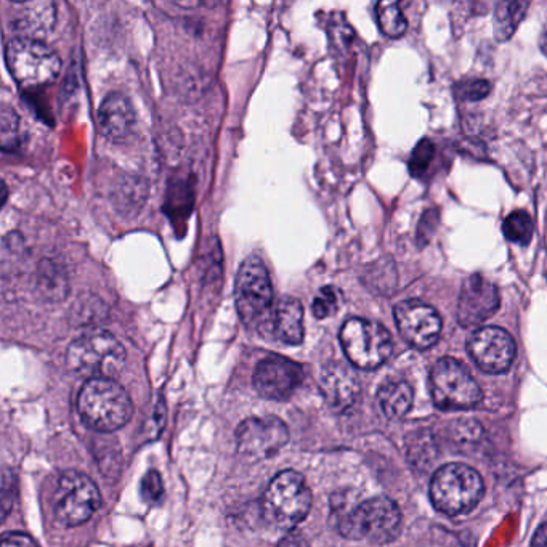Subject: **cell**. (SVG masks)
<instances>
[{"mask_svg": "<svg viewBox=\"0 0 547 547\" xmlns=\"http://www.w3.org/2000/svg\"><path fill=\"white\" fill-rule=\"evenodd\" d=\"M288 442V426L276 416L246 419L236 430L238 451L254 461L273 458Z\"/></svg>", "mask_w": 547, "mask_h": 547, "instance_id": "11", "label": "cell"}, {"mask_svg": "<svg viewBox=\"0 0 547 547\" xmlns=\"http://www.w3.org/2000/svg\"><path fill=\"white\" fill-rule=\"evenodd\" d=\"M435 154V145L432 140H422L413 150L410 159V172L414 177H421L432 163Z\"/></svg>", "mask_w": 547, "mask_h": 547, "instance_id": "27", "label": "cell"}, {"mask_svg": "<svg viewBox=\"0 0 547 547\" xmlns=\"http://www.w3.org/2000/svg\"><path fill=\"white\" fill-rule=\"evenodd\" d=\"M320 389L331 410L345 413L357 405L361 387L357 374L349 366L331 363L321 373Z\"/></svg>", "mask_w": 547, "mask_h": 547, "instance_id": "16", "label": "cell"}, {"mask_svg": "<svg viewBox=\"0 0 547 547\" xmlns=\"http://www.w3.org/2000/svg\"><path fill=\"white\" fill-rule=\"evenodd\" d=\"M539 47H541V52L547 57V26L544 28L543 34H541V39H539Z\"/></svg>", "mask_w": 547, "mask_h": 547, "instance_id": "32", "label": "cell"}, {"mask_svg": "<svg viewBox=\"0 0 547 547\" xmlns=\"http://www.w3.org/2000/svg\"><path fill=\"white\" fill-rule=\"evenodd\" d=\"M126 349L106 331L84 334L66 352V363L73 373L87 379H114L126 366Z\"/></svg>", "mask_w": 547, "mask_h": 547, "instance_id": "3", "label": "cell"}, {"mask_svg": "<svg viewBox=\"0 0 547 547\" xmlns=\"http://www.w3.org/2000/svg\"><path fill=\"white\" fill-rule=\"evenodd\" d=\"M260 333L268 334L275 341L299 345L304 341V307L299 300L286 297L276 302Z\"/></svg>", "mask_w": 547, "mask_h": 547, "instance_id": "17", "label": "cell"}, {"mask_svg": "<svg viewBox=\"0 0 547 547\" xmlns=\"http://www.w3.org/2000/svg\"><path fill=\"white\" fill-rule=\"evenodd\" d=\"M337 528L347 539H368L369 543H390L402 525L397 503L385 496L366 499L337 519Z\"/></svg>", "mask_w": 547, "mask_h": 547, "instance_id": "5", "label": "cell"}, {"mask_svg": "<svg viewBox=\"0 0 547 547\" xmlns=\"http://www.w3.org/2000/svg\"><path fill=\"white\" fill-rule=\"evenodd\" d=\"M531 547H547V523H544L536 530Z\"/></svg>", "mask_w": 547, "mask_h": 547, "instance_id": "31", "label": "cell"}, {"mask_svg": "<svg viewBox=\"0 0 547 547\" xmlns=\"http://www.w3.org/2000/svg\"><path fill=\"white\" fill-rule=\"evenodd\" d=\"M430 501L438 512L461 515L472 511L485 493L479 472L466 464H446L440 467L430 482Z\"/></svg>", "mask_w": 547, "mask_h": 547, "instance_id": "4", "label": "cell"}, {"mask_svg": "<svg viewBox=\"0 0 547 547\" xmlns=\"http://www.w3.org/2000/svg\"><path fill=\"white\" fill-rule=\"evenodd\" d=\"M398 333L413 349L434 347L442 333V320L435 308L421 300H403L395 307Z\"/></svg>", "mask_w": 547, "mask_h": 547, "instance_id": "12", "label": "cell"}, {"mask_svg": "<svg viewBox=\"0 0 547 547\" xmlns=\"http://www.w3.org/2000/svg\"><path fill=\"white\" fill-rule=\"evenodd\" d=\"M376 17L385 36L398 39L406 33L408 25L397 2H379L376 5Z\"/></svg>", "mask_w": 547, "mask_h": 547, "instance_id": "22", "label": "cell"}, {"mask_svg": "<svg viewBox=\"0 0 547 547\" xmlns=\"http://www.w3.org/2000/svg\"><path fill=\"white\" fill-rule=\"evenodd\" d=\"M339 300H341V292L333 286H326V288L321 289L320 294L313 300V315L318 320L333 317L334 313L337 312V308H339Z\"/></svg>", "mask_w": 547, "mask_h": 547, "instance_id": "25", "label": "cell"}, {"mask_svg": "<svg viewBox=\"0 0 547 547\" xmlns=\"http://www.w3.org/2000/svg\"><path fill=\"white\" fill-rule=\"evenodd\" d=\"M312 509V491L296 471H283L270 482L262 498V515L275 530H296Z\"/></svg>", "mask_w": 547, "mask_h": 547, "instance_id": "2", "label": "cell"}, {"mask_svg": "<svg viewBox=\"0 0 547 547\" xmlns=\"http://www.w3.org/2000/svg\"><path fill=\"white\" fill-rule=\"evenodd\" d=\"M235 300L246 325L259 329L264 326L272 308L273 289L267 267L259 257H249L241 264L236 275Z\"/></svg>", "mask_w": 547, "mask_h": 547, "instance_id": "9", "label": "cell"}, {"mask_svg": "<svg viewBox=\"0 0 547 547\" xmlns=\"http://www.w3.org/2000/svg\"><path fill=\"white\" fill-rule=\"evenodd\" d=\"M430 394L440 410H471L482 402L479 384L454 358H442L430 371Z\"/></svg>", "mask_w": 547, "mask_h": 547, "instance_id": "8", "label": "cell"}, {"mask_svg": "<svg viewBox=\"0 0 547 547\" xmlns=\"http://www.w3.org/2000/svg\"><path fill=\"white\" fill-rule=\"evenodd\" d=\"M467 352L485 373L501 374L511 368L517 347L511 334L503 328L487 326L472 334L467 342Z\"/></svg>", "mask_w": 547, "mask_h": 547, "instance_id": "13", "label": "cell"}, {"mask_svg": "<svg viewBox=\"0 0 547 547\" xmlns=\"http://www.w3.org/2000/svg\"><path fill=\"white\" fill-rule=\"evenodd\" d=\"M100 130L111 142H124L134 132L137 114L129 98L122 94H110L98 110Z\"/></svg>", "mask_w": 547, "mask_h": 547, "instance_id": "18", "label": "cell"}, {"mask_svg": "<svg viewBox=\"0 0 547 547\" xmlns=\"http://www.w3.org/2000/svg\"><path fill=\"white\" fill-rule=\"evenodd\" d=\"M12 28L25 34L26 39H37L49 33L55 25L57 9L52 2H29L13 5Z\"/></svg>", "mask_w": 547, "mask_h": 547, "instance_id": "19", "label": "cell"}, {"mask_svg": "<svg viewBox=\"0 0 547 547\" xmlns=\"http://www.w3.org/2000/svg\"><path fill=\"white\" fill-rule=\"evenodd\" d=\"M0 132H2V150L15 151L21 145L20 119L17 113L4 108L0 118Z\"/></svg>", "mask_w": 547, "mask_h": 547, "instance_id": "24", "label": "cell"}, {"mask_svg": "<svg viewBox=\"0 0 547 547\" xmlns=\"http://www.w3.org/2000/svg\"><path fill=\"white\" fill-rule=\"evenodd\" d=\"M82 422L98 432H114L126 426L134 405L126 389L114 379H90L77 395Z\"/></svg>", "mask_w": 547, "mask_h": 547, "instance_id": "1", "label": "cell"}, {"mask_svg": "<svg viewBox=\"0 0 547 547\" xmlns=\"http://www.w3.org/2000/svg\"><path fill=\"white\" fill-rule=\"evenodd\" d=\"M140 495H142L143 501L150 504V506L158 504L163 499V477L156 469L146 472L145 477L142 479V485H140Z\"/></svg>", "mask_w": 547, "mask_h": 547, "instance_id": "26", "label": "cell"}, {"mask_svg": "<svg viewBox=\"0 0 547 547\" xmlns=\"http://www.w3.org/2000/svg\"><path fill=\"white\" fill-rule=\"evenodd\" d=\"M499 307V291L483 275H472L462 284L456 318L464 328L482 325Z\"/></svg>", "mask_w": 547, "mask_h": 547, "instance_id": "15", "label": "cell"}, {"mask_svg": "<svg viewBox=\"0 0 547 547\" xmlns=\"http://www.w3.org/2000/svg\"><path fill=\"white\" fill-rule=\"evenodd\" d=\"M302 381V366L280 355L264 358L254 371V389L257 394L275 402H284L291 398Z\"/></svg>", "mask_w": 547, "mask_h": 547, "instance_id": "14", "label": "cell"}, {"mask_svg": "<svg viewBox=\"0 0 547 547\" xmlns=\"http://www.w3.org/2000/svg\"><path fill=\"white\" fill-rule=\"evenodd\" d=\"M533 220L525 211H514L507 215L503 223V233L506 240L519 246H528L533 240Z\"/></svg>", "mask_w": 547, "mask_h": 547, "instance_id": "23", "label": "cell"}, {"mask_svg": "<svg viewBox=\"0 0 547 547\" xmlns=\"http://www.w3.org/2000/svg\"><path fill=\"white\" fill-rule=\"evenodd\" d=\"M278 547H308L307 541L304 536L300 535L299 531H289L288 535L283 536Z\"/></svg>", "mask_w": 547, "mask_h": 547, "instance_id": "30", "label": "cell"}, {"mask_svg": "<svg viewBox=\"0 0 547 547\" xmlns=\"http://www.w3.org/2000/svg\"><path fill=\"white\" fill-rule=\"evenodd\" d=\"M5 58L15 81L28 89L52 84L61 71L60 57L39 39H13L7 44Z\"/></svg>", "mask_w": 547, "mask_h": 547, "instance_id": "6", "label": "cell"}, {"mask_svg": "<svg viewBox=\"0 0 547 547\" xmlns=\"http://www.w3.org/2000/svg\"><path fill=\"white\" fill-rule=\"evenodd\" d=\"M0 547H39L31 536L21 531H13V533H7L2 539Z\"/></svg>", "mask_w": 547, "mask_h": 547, "instance_id": "29", "label": "cell"}, {"mask_svg": "<svg viewBox=\"0 0 547 547\" xmlns=\"http://www.w3.org/2000/svg\"><path fill=\"white\" fill-rule=\"evenodd\" d=\"M490 90V82L475 79V81H466L458 87V97L469 102H479L490 94Z\"/></svg>", "mask_w": 547, "mask_h": 547, "instance_id": "28", "label": "cell"}, {"mask_svg": "<svg viewBox=\"0 0 547 547\" xmlns=\"http://www.w3.org/2000/svg\"><path fill=\"white\" fill-rule=\"evenodd\" d=\"M528 2H499L495 9V36L499 42L509 41L525 17Z\"/></svg>", "mask_w": 547, "mask_h": 547, "instance_id": "21", "label": "cell"}, {"mask_svg": "<svg viewBox=\"0 0 547 547\" xmlns=\"http://www.w3.org/2000/svg\"><path fill=\"white\" fill-rule=\"evenodd\" d=\"M342 349L353 366L360 369H376L389 360L394 350L392 336L376 321L350 318L342 326Z\"/></svg>", "mask_w": 547, "mask_h": 547, "instance_id": "7", "label": "cell"}, {"mask_svg": "<svg viewBox=\"0 0 547 547\" xmlns=\"http://www.w3.org/2000/svg\"><path fill=\"white\" fill-rule=\"evenodd\" d=\"M102 506V495L95 482L81 472L61 475L53 495V514L66 528L79 527Z\"/></svg>", "mask_w": 547, "mask_h": 547, "instance_id": "10", "label": "cell"}, {"mask_svg": "<svg viewBox=\"0 0 547 547\" xmlns=\"http://www.w3.org/2000/svg\"><path fill=\"white\" fill-rule=\"evenodd\" d=\"M377 400L389 419H402L413 408L414 392L411 385L402 379H390L381 385Z\"/></svg>", "mask_w": 547, "mask_h": 547, "instance_id": "20", "label": "cell"}]
</instances>
